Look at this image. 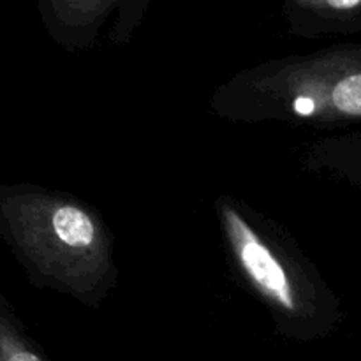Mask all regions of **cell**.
I'll list each match as a JSON object with an SVG mask.
<instances>
[{
  "instance_id": "6",
  "label": "cell",
  "mask_w": 361,
  "mask_h": 361,
  "mask_svg": "<svg viewBox=\"0 0 361 361\" xmlns=\"http://www.w3.org/2000/svg\"><path fill=\"white\" fill-rule=\"evenodd\" d=\"M0 361H51L4 295H0Z\"/></svg>"
},
{
  "instance_id": "2",
  "label": "cell",
  "mask_w": 361,
  "mask_h": 361,
  "mask_svg": "<svg viewBox=\"0 0 361 361\" xmlns=\"http://www.w3.org/2000/svg\"><path fill=\"white\" fill-rule=\"evenodd\" d=\"M214 214L229 275L275 334L302 344L330 338L344 317L341 298L289 229L233 194L215 197Z\"/></svg>"
},
{
  "instance_id": "7",
  "label": "cell",
  "mask_w": 361,
  "mask_h": 361,
  "mask_svg": "<svg viewBox=\"0 0 361 361\" xmlns=\"http://www.w3.org/2000/svg\"><path fill=\"white\" fill-rule=\"evenodd\" d=\"M148 0H120L118 9H116L115 25L109 34L111 44H127L134 32L140 28L147 13Z\"/></svg>"
},
{
  "instance_id": "4",
  "label": "cell",
  "mask_w": 361,
  "mask_h": 361,
  "mask_svg": "<svg viewBox=\"0 0 361 361\" xmlns=\"http://www.w3.org/2000/svg\"><path fill=\"white\" fill-rule=\"evenodd\" d=\"M120 0H41L37 11L51 41L67 53H80L97 46Z\"/></svg>"
},
{
  "instance_id": "5",
  "label": "cell",
  "mask_w": 361,
  "mask_h": 361,
  "mask_svg": "<svg viewBox=\"0 0 361 361\" xmlns=\"http://www.w3.org/2000/svg\"><path fill=\"white\" fill-rule=\"evenodd\" d=\"M281 16L291 37L330 39L361 30V0H286Z\"/></svg>"
},
{
  "instance_id": "3",
  "label": "cell",
  "mask_w": 361,
  "mask_h": 361,
  "mask_svg": "<svg viewBox=\"0 0 361 361\" xmlns=\"http://www.w3.org/2000/svg\"><path fill=\"white\" fill-rule=\"evenodd\" d=\"M210 111L231 123L317 130L361 120V44H334L264 60L219 85Z\"/></svg>"
},
{
  "instance_id": "1",
  "label": "cell",
  "mask_w": 361,
  "mask_h": 361,
  "mask_svg": "<svg viewBox=\"0 0 361 361\" xmlns=\"http://www.w3.org/2000/svg\"><path fill=\"white\" fill-rule=\"evenodd\" d=\"M0 235L28 284L99 310L118 284L116 240L99 208L37 183L0 185Z\"/></svg>"
}]
</instances>
